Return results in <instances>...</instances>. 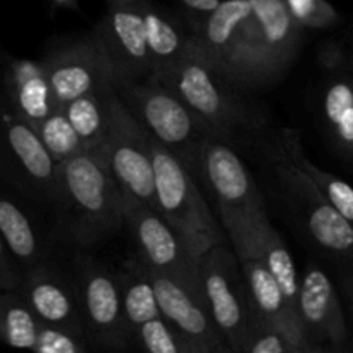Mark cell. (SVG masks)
I'll return each mask as SVG.
<instances>
[{
    "label": "cell",
    "mask_w": 353,
    "mask_h": 353,
    "mask_svg": "<svg viewBox=\"0 0 353 353\" xmlns=\"http://www.w3.org/2000/svg\"><path fill=\"white\" fill-rule=\"evenodd\" d=\"M238 262L247 283L254 319L278 330L295 347L296 353H312L299 312L288 303L274 276L255 257L240 259Z\"/></svg>",
    "instance_id": "obj_18"
},
{
    "label": "cell",
    "mask_w": 353,
    "mask_h": 353,
    "mask_svg": "<svg viewBox=\"0 0 353 353\" xmlns=\"http://www.w3.org/2000/svg\"><path fill=\"white\" fill-rule=\"evenodd\" d=\"M141 14L154 78H159L188 52L193 33L183 17H176L150 0H143Z\"/></svg>",
    "instance_id": "obj_21"
},
{
    "label": "cell",
    "mask_w": 353,
    "mask_h": 353,
    "mask_svg": "<svg viewBox=\"0 0 353 353\" xmlns=\"http://www.w3.org/2000/svg\"><path fill=\"white\" fill-rule=\"evenodd\" d=\"M57 107L69 100L114 85V74L93 33L54 45L40 59Z\"/></svg>",
    "instance_id": "obj_12"
},
{
    "label": "cell",
    "mask_w": 353,
    "mask_h": 353,
    "mask_svg": "<svg viewBox=\"0 0 353 353\" xmlns=\"http://www.w3.org/2000/svg\"><path fill=\"white\" fill-rule=\"evenodd\" d=\"M272 138L278 143V147L292 159L293 164L299 165L307 176L314 181V185L319 188L327 199V202L353 223V186L348 185L338 176L317 168L314 162L305 155L302 145V134L300 131L292 130V128H283V130H272Z\"/></svg>",
    "instance_id": "obj_23"
},
{
    "label": "cell",
    "mask_w": 353,
    "mask_h": 353,
    "mask_svg": "<svg viewBox=\"0 0 353 353\" xmlns=\"http://www.w3.org/2000/svg\"><path fill=\"white\" fill-rule=\"evenodd\" d=\"M343 290H345V293H347V296H348V300H350V305H352V310H353V272L352 274H348V276H345L343 278Z\"/></svg>",
    "instance_id": "obj_36"
},
{
    "label": "cell",
    "mask_w": 353,
    "mask_h": 353,
    "mask_svg": "<svg viewBox=\"0 0 353 353\" xmlns=\"http://www.w3.org/2000/svg\"><path fill=\"white\" fill-rule=\"evenodd\" d=\"M202 178L216 196L217 205L264 207V196L236 148L216 134H209L200 145L195 178Z\"/></svg>",
    "instance_id": "obj_16"
},
{
    "label": "cell",
    "mask_w": 353,
    "mask_h": 353,
    "mask_svg": "<svg viewBox=\"0 0 353 353\" xmlns=\"http://www.w3.org/2000/svg\"><path fill=\"white\" fill-rule=\"evenodd\" d=\"M302 30H326L340 23V14L327 0H283Z\"/></svg>",
    "instance_id": "obj_32"
},
{
    "label": "cell",
    "mask_w": 353,
    "mask_h": 353,
    "mask_svg": "<svg viewBox=\"0 0 353 353\" xmlns=\"http://www.w3.org/2000/svg\"><path fill=\"white\" fill-rule=\"evenodd\" d=\"M152 157L154 209L178 233L192 257L200 262L209 248L228 241L223 224L203 199L195 174L154 138Z\"/></svg>",
    "instance_id": "obj_4"
},
{
    "label": "cell",
    "mask_w": 353,
    "mask_h": 353,
    "mask_svg": "<svg viewBox=\"0 0 353 353\" xmlns=\"http://www.w3.org/2000/svg\"><path fill=\"white\" fill-rule=\"evenodd\" d=\"M112 88L114 85L102 92L85 93L61 105L76 134L85 145V150H97L105 137L109 121V95Z\"/></svg>",
    "instance_id": "obj_25"
},
{
    "label": "cell",
    "mask_w": 353,
    "mask_h": 353,
    "mask_svg": "<svg viewBox=\"0 0 353 353\" xmlns=\"http://www.w3.org/2000/svg\"><path fill=\"white\" fill-rule=\"evenodd\" d=\"M52 9H62V10H79L78 0H48Z\"/></svg>",
    "instance_id": "obj_35"
},
{
    "label": "cell",
    "mask_w": 353,
    "mask_h": 353,
    "mask_svg": "<svg viewBox=\"0 0 353 353\" xmlns=\"http://www.w3.org/2000/svg\"><path fill=\"white\" fill-rule=\"evenodd\" d=\"M219 3L221 0H178L181 17L185 19V23L188 24L192 33L199 28V24L205 19L207 14L212 12Z\"/></svg>",
    "instance_id": "obj_33"
},
{
    "label": "cell",
    "mask_w": 353,
    "mask_h": 353,
    "mask_svg": "<svg viewBox=\"0 0 353 353\" xmlns=\"http://www.w3.org/2000/svg\"><path fill=\"white\" fill-rule=\"evenodd\" d=\"M257 150L271 164L281 188L302 210L303 223L312 240L330 254L353 261V223L327 202L312 179L278 147L272 130Z\"/></svg>",
    "instance_id": "obj_7"
},
{
    "label": "cell",
    "mask_w": 353,
    "mask_h": 353,
    "mask_svg": "<svg viewBox=\"0 0 353 353\" xmlns=\"http://www.w3.org/2000/svg\"><path fill=\"white\" fill-rule=\"evenodd\" d=\"M21 276L23 271L14 261L12 254L0 234V290H16L19 286Z\"/></svg>",
    "instance_id": "obj_34"
},
{
    "label": "cell",
    "mask_w": 353,
    "mask_h": 353,
    "mask_svg": "<svg viewBox=\"0 0 353 353\" xmlns=\"http://www.w3.org/2000/svg\"><path fill=\"white\" fill-rule=\"evenodd\" d=\"M148 272L154 283L161 316L164 319H168L193 343L199 345L202 353L231 352L223 333L214 323L202 295L159 272L150 271V269Z\"/></svg>",
    "instance_id": "obj_17"
},
{
    "label": "cell",
    "mask_w": 353,
    "mask_h": 353,
    "mask_svg": "<svg viewBox=\"0 0 353 353\" xmlns=\"http://www.w3.org/2000/svg\"><path fill=\"white\" fill-rule=\"evenodd\" d=\"M303 30L283 0H250L224 78L240 90L269 86L281 79L299 55Z\"/></svg>",
    "instance_id": "obj_3"
},
{
    "label": "cell",
    "mask_w": 353,
    "mask_h": 353,
    "mask_svg": "<svg viewBox=\"0 0 353 353\" xmlns=\"http://www.w3.org/2000/svg\"><path fill=\"white\" fill-rule=\"evenodd\" d=\"M117 278H119L124 319L133 343V336L138 327L147 321L161 316V309H159L150 272L140 259H128L117 271Z\"/></svg>",
    "instance_id": "obj_24"
},
{
    "label": "cell",
    "mask_w": 353,
    "mask_h": 353,
    "mask_svg": "<svg viewBox=\"0 0 353 353\" xmlns=\"http://www.w3.org/2000/svg\"><path fill=\"white\" fill-rule=\"evenodd\" d=\"M133 348L148 353H202L200 347L162 316L147 321L133 336Z\"/></svg>",
    "instance_id": "obj_28"
},
{
    "label": "cell",
    "mask_w": 353,
    "mask_h": 353,
    "mask_svg": "<svg viewBox=\"0 0 353 353\" xmlns=\"http://www.w3.org/2000/svg\"><path fill=\"white\" fill-rule=\"evenodd\" d=\"M226 243L214 245L200 259V288L214 323L231 352L236 353L241 334L254 321V314L240 262Z\"/></svg>",
    "instance_id": "obj_11"
},
{
    "label": "cell",
    "mask_w": 353,
    "mask_h": 353,
    "mask_svg": "<svg viewBox=\"0 0 353 353\" xmlns=\"http://www.w3.org/2000/svg\"><path fill=\"white\" fill-rule=\"evenodd\" d=\"M57 162L37 128L17 116L0 93V179L26 199L50 205Z\"/></svg>",
    "instance_id": "obj_8"
},
{
    "label": "cell",
    "mask_w": 353,
    "mask_h": 353,
    "mask_svg": "<svg viewBox=\"0 0 353 353\" xmlns=\"http://www.w3.org/2000/svg\"><path fill=\"white\" fill-rule=\"evenodd\" d=\"M124 196L154 207L152 138L112 88L105 137L97 150Z\"/></svg>",
    "instance_id": "obj_6"
},
{
    "label": "cell",
    "mask_w": 353,
    "mask_h": 353,
    "mask_svg": "<svg viewBox=\"0 0 353 353\" xmlns=\"http://www.w3.org/2000/svg\"><path fill=\"white\" fill-rule=\"evenodd\" d=\"M299 316L314 352L341 350L348 341L340 296L330 276L317 264H307L299 283Z\"/></svg>",
    "instance_id": "obj_14"
},
{
    "label": "cell",
    "mask_w": 353,
    "mask_h": 353,
    "mask_svg": "<svg viewBox=\"0 0 353 353\" xmlns=\"http://www.w3.org/2000/svg\"><path fill=\"white\" fill-rule=\"evenodd\" d=\"M34 128H37V133L40 140L43 141L45 148L57 164L85 152V145L79 140L74 128L71 126L61 107H57L54 112L48 114Z\"/></svg>",
    "instance_id": "obj_29"
},
{
    "label": "cell",
    "mask_w": 353,
    "mask_h": 353,
    "mask_svg": "<svg viewBox=\"0 0 353 353\" xmlns=\"http://www.w3.org/2000/svg\"><path fill=\"white\" fill-rule=\"evenodd\" d=\"M107 6H112V3H123V2H131V0H105Z\"/></svg>",
    "instance_id": "obj_37"
},
{
    "label": "cell",
    "mask_w": 353,
    "mask_h": 353,
    "mask_svg": "<svg viewBox=\"0 0 353 353\" xmlns=\"http://www.w3.org/2000/svg\"><path fill=\"white\" fill-rule=\"evenodd\" d=\"M141 3L143 0H131L107 6L102 19L92 30L112 69L114 83L154 78Z\"/></svg>",
    "instance_id": "obj_13"
},
{
    "label": "cell",
    "mask_w": 353,
    "mask_h": 353,
    "mask_svg": "<svg viewBox=\"0 0 353 353\" xmlns=\"http://www.w3.org/2000/svg\"><path fill=\"white\" fill-rule=\"evenodd\" d=\"M157 79L178 93L216 137L234 148H257L271 131L261 107L210 68L193 41L188 52Z\"/></svg>",
    "instance_id": "obj_2"
},
{
    "label": "cell",
    "mask_w": 353,
    "mask_h": 353,
    "mask_svg": "<svg viewBox=\"0 0 353 353\" xmlns=\"http://www.w3.org/2000/svg\"><path fill=\"white\" fill-rule=\"evenodd\" d=\"M323 114L331 137L345 152L353 154V83L334 79L324 90Z\"/></svg>",
    "instance_id": "obj_27"
},
{
    "label": "cell",
    "mask_w": 353,
    "mask_h": 353,
    "mask_svg": "<svg viewBox=\"0 0 353 353\" xmlns=\"http://www.w3.org/2000/svg\"><path fill=\"white\" fill-rule=\"evenodd\" d=\"M0 234L21 271L48 257L47 241L30 214L3 192H0Z\"/></svg>",
    "instance_id": "obj_22"
},
{
    "label": "cell",
    "mask_w": 353,
    "mask_h": 353,
    "mask_svg": "<svg viewBox=\"0 0 353 353\" xmlns=\"http://www.w3.org/2000/svg\"><path fill=\"white\" fill-rule=\"evenodd\" d=\"M16 290L30 303L41 323L86 334L72 272L62 271L47 257L23 271Z\"/></svg>",
    "instance_id": "obj_15"
},
{
    "label": "cell",
    "mask_w": 353,
    "mask_h": 353,
    "mask_svg": "<svg viewBox=\"0 0 353 353\" xmlns=\"http://www.w3.org/2000/svg\"><path fill=\"white\" fill-rule=\"evenodd\" d=\"M123 214L124 228L133 238L137 257L150 271L174 279L202 295L199 261L192 257L168 221L154 207L130 196H124Z\"/></svg>",
    "instance_id": "obj_10"
},
{
    "label": "cell",
    "mask_w": 353,
    "mask_h": 353,
    "mask_svg": "<svg viewBox=\"0 0 353 353\" xmlns=\"http://www.w3.org/2000/svg\"><path fill=\"white\" fill-rule=\"evenodd\" d=\"M250 14V0H221L193 31V47L224 78L241 26Z\"/></svg>",
    "instance_id": "obj_20"
},
{
    "label": "cell",
    "mask_w": 353,
    "mask_h": 353,
    "mask_svg": "<svg viewBox=\"0 0 353 353\" xmlns=\"http://www.w3.org/2000/svg\"><path fill=\"white\" fill-rule=\"evenodd\" d=\"M123 203V192L97 154L85 150L57 164L50 205L62 243L102 245L124 228Z\"/></svg>",
    "instance_id": "obj_1"
},
{
    "label": "cell",
    "mask_w": 353,
    "mask_h": 353,
    "mask_svg": "<svg viewBox=\"0 0 353 353\" xmlns=\"http://www.w3.org/2000/svg\"><path fill=\"white\" fill-rule=\"evenodd\" d=\"M0 93L10 109L37 126L57 109L41 61L0 52Z\"/></svg>",
    "instance_id": "obj_19"
},
{
    "label": "cell",
    "mask_w": 353,
    "mask_h": 353,
    "mask_svg": "<svg viewBox=\"0 0 353 353\" xmlns=\"http://www.w3.org/2000/svg\"><path fill=\"white\" fill-rule=\"evenodd\" d=\"M41 324L17 290H0V343L33 352Z\"/></svg>",
    "instance_id": "obj_26"
},
{
    "label": "cell",
    "mask_w": 353,
    "mask_h": 353,
    "mask_svg": "<svg viewBox=\"0 0 353 353\" xmlns=\"http://www.w3.org/2000/svg\"><path fill=\"white\" fill-rule=\"evenodd\" d=\"M236 353H296V350L278 330L254 319L245 327Z\"/></svg>",
    "instance_id": "obj_31"
},
{
    "label": "cell",
    "mask_w": 353,
    "mask_h": 353,
    "mask_svg": "<svg viewBox=\"0 0 353 353\" xmlns=\"http://www.w3.org/2000/svg\"><path fill=\"white\" fill-rule=\"evenodd\" d=\"M72 276L78 288L86 334L95 350H133L124 319L117 271L90 255H76Z\"/></svg>",
    "instance_id": "obj_9"
},
{
    "label": "cell",
    "mask_w": 353,
    "mask_h": 353,
    "mask_svg": "<svg viewBox=\"0 0 353 353\" xmlns=\"http://www.w3.org/2000/svg\"><path fill=\"white\" fill-rule=\"evenodd\" d=\"M92 350H95V347L86 334L45 323L38 331L33 347L37 353H88Z\"/></svg>",
    "instance_id": "obj_30"
},
{
    "label": "cell",
    "mask_w": 353,
    "mask_h": 353,
    "mask_svg": "<svg viewBox=\"0 0 353 353\" xmlns=\"http://www.w3.org/2000/svg\"><path fill=\"white\" fill-rule=\"evenodd\" d=\"M114 90L143 130L195 174L200 145L214 133L178 93L157 78L117 81Z\"/></svg>",
    "instance_id": "obj_5"
}]
</instances>
